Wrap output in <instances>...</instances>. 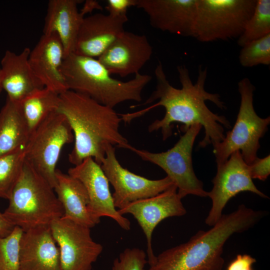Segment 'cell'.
<instances>
[{"mask_svg":"<svg viewBox=\"0 0 270 270\" xmlns=\"http://www.w3.org/2000/svg\"><path fill=\"white\" fill-rule=\"evenodd\" d=\"M181 88L172 86L166 78L162 62L159 61L154 70L156 81V90L144 103L133 106H145L158 100L152 105L141 110L119 114L122 121L130 123L151 110L158 106L164 108L166 112L160 120H156L148 127L150 132L160 130L162 140H166L172 135L173 124H184L182 130L185 132L191 126L200 124L204 128V136L198 146L204 148L212 144L214 146L224 138V126L230 128V122L224 116L212 112L205 102L210 100L222 110L226 108L218 94H212L204 88L207 78V69L198 66L197 80L193 84L188 70L184 65L177 66Z\"/></svg>","mask_w":270,"mask_h":270,"instance_id":"6da1fadb","label":"cell"},{"mask_svg":"<svg viewBox=\"0 0 270 270\" xmlns=\"http://www.w3.org/2000/svg\"><path fill=\"white\" fill-rule=\"evenodd\" d=\"M58 111L66 118L73 132L74 146L68 160L74 166L88 158L101 164L108 144L128 150L131 146L120 131L122 120L113 108L67 90L60 94Z\"/></svg>","mask_w":270,"mask_h":270,"instance_id":"7a4b0ae2","label":"cell"},{"mask_svg":"<svg viewBox=\"0 0 270 270\" xmlns=\"http://www.w3.org/2000/svg\"><path fill=\"white\" fill-rule=\"evenodd\" d=\"M265 216L264 211L240 205L235 211L222 214L210 230H199L187 242L162 252L148 270H221L226 242L232 234L252 228Z\"/></svg>","mask_w":270,"mask_h":270,"instance_id":"3957f363","label":"cell"},{"mask_svg":"<svg viewBox=\"0 0 270 270\" xmlns=\"http://www.w3.org/2000/svg\"><path fill=\"white\" fill-rule=\"evenodd\" d=\"M62 72L68 90L113 108L126 101L140 102L142 92L152 79L148 74L138 73L128 81L116 80L98 58L74 52L64 58Z\"/></svg>","mask_w":270,"mask_h":270,"instance_id":"277c9868","label":"cell"},{"mask_svg":"<svg viewBox=\"0 0 270 270\" xmlns=\"http://www.w3.org/2000/svg\"><path fill=\"white\" fill-rule=\"evenodd\" d=\"M3 212L24 231L44 226L64 215V208L50 184L26 160Z\"/></svg>","mask_w":270,"mask_h":270,"instance_id":"5b68a950","label":"cell"},{"mask_svg":"<svg viewBox=\"0 0 270 270\" xmlns=\"http://www.w3.org/2000/svg\"><path fill=\"white\" fill-rule=\"evenodd\" d=\"M254 86L246 78L238 82L240 104L235 124L224 140L214 146L216 166L226 162L234 152H240L244 161L251 164L258 157L260 140L268 130L270 118L260 117L253 104Z\"/></svg>","mask_w":270,"mask_h":270,"instance_id":"8992f818","label":"cell"},{"mask_svg":"<svg viewBox=\"0 0 270 270\" xmlns=\"http://www.w3.org/2000/svg\"><path fill=\"white\" fill-rule=\"evenodd\" d=\"M257 0H197L192 37L200 42L238 38Z\"/></svg>","mask_w":270,"mask_h":270,"instance_id":"52a82bcc","label":"cell"},{"mask_svg":"<svg viewBox=\"0 0 270 270\" xmlns=\"http://www.w3.org/2000/svg\"><path fill=\"white\" fill-rule=\"evenodd\" d=\"M202 128L200 124L191 126L174 146L166 152H152L132 146L129 150L142 160L162 168L176 186L182 199L188 194L206 197L208 192L204 189L202 182L196 177L192 162L193 146Z\"/></svg>","mask_w":270,"mask_h":270,"instance_id":"ba28073f","label":"cell"},{"mask_svg":"<svg viewBox=\"0 0 270 270\" xmlns=\"http://www.w3.org/2000/svg\"><path fill=\"white\" fill-rule=\"evenodd\" d=\"M74 140L66 118L58 111L50 114L30 134L26 146V160L54 188L61 151Z\"/></svg>","mask_w":270,"mask_h":270,"instance_id":"9c48e42d","label":"cell"},{"mask_svg":"<svg viewBox=\"0 0 270 270\" xmlns=\"http://www.w3.org/2000/svg\"><path fill=\"white\" fill-rule=\"evenodd\" d=\"M50 226L62 270H91L103 247L93 240L90 228L64 216L53 220Z\"/></svg>","mask_w":270,"mask_h":270,"instance_id":"30bf717a","label":"cell"},{"mask_svg":"<svg viewBox=\"0 0 270 270\" xmlns=\"http://www.w3.org/2000/svg\"><path fill=\"white\" fill-rule=\"evenodd\" d=\"M101 167L114 190L112 194L116 208L132 202L156 196L175 185L168 176L150 180L124 168L116 156L115 147L107 146Z\"/></svg>","mask_w":270,"mask_h":270,"instance_id":"8fae6325","label":"cell"},{"mask_svg":"<svg viewBox=\"0 0 270 270\" xmlns=\"http://www.w3.org/2000/svg\"><path fill=\"white\" fill-rule=\"evenodd\" d=\"M216 166V173L212 180L213 188L208 194L212 200V207L205 220L206 224L211 226L221 218L228 202L238 193L250 192L262 198H268L254 185L249 166L240 151L233 152L226 162Z\"/></svg>","mask_w":270,"mask_h":270,"instance_id":"7c38bea8","label":"cell"},{"mask_svg":"<svg viewBox=\"0 0 270 270\" xmlns=\"http://www.w3.org/2000/svg\"><path fill=\"white\" fill-rule=\"evenodd\" d=\"M118 210L122 216L132 215L141 228L146 238L149 265L156 258L152 246V235L156 226L166 218L181 216L186 213L175 185L156 196L132 202Z\"/></svg>","mask_w":270,"mask_h":270,"instance_id":"4fadbf2b","label":"cell"},{"mask_svg":"<svg viewBox=\"0 0 270 270\" xmlns=\"http://www.w3.org/2000/svg\"><path fill=\"white\" fill-rule=\"evenodd\" d=\"M68 174L78 180L85 187L89 198V208L96 218L108 217L122 229H130V221L120 214L114 205L109 182L100 164L88 158L70 168Z\"/></svg>","mask_w":270,"mask_h":270,"instance_id":"5bb4252c","label":"cell"},{"mask_svg":"<svg viewBox=\"0 0 270 270\" xmlns=\"http://www.w3.org/2000/svg\"><path fill=\"white\" fill-rule=\"evenodd\" d=\"M152 52L145 35L124 30L98 59L110 74L125 77L140 73Z\"/></svg>","mask_w":270,"mask_h":270,"instance_id":"9a60e30c","label":"cell"},{"mask_svg":"<svg viewBox=\"0 0 270 270\" xmlns=\"http://www.w3.org/2000/svg\"><path fill=\"white\" fill-rule=\"evenodd\" d=\"M152 27L182 36H193L197 0H136Z\"/></svg>","mask_w":270,"mask_h":270,"instance_id":"2e32d148","label":"cell"},{"mask_svg":"<svg viewBox=\"0 0 270 270\" xmlns=\"http://www.w3.org/2000/svg\"><path fill=\"white\" fill-rule=\"evenodd\" d=\"M64 58L63 46L54 33L43 34L28 57L38 80L44 87L60 94L68 90L62 72Z\"/></svg>","mask_w":270,"mask_h":270,"instance_id":"e0dca14e","label":"cell"},{"mask_svg":"<svg viewBox=\"0 0 270 270\" xmlns=\"http://www.w3.org/2000/svg\"><path fill=\"white\" fill-rule=\"evenodd\" d=\"M128 20L102 13L85 16L74 52L98 58L124 31V25Z\"/></svg>","mask_w":270,"mask_h":270,"instance_id":"ac0fdd59","label":"cell"},{"mask_svg":"<svg viewBox=\"0 0 270 270\" xmlns=\"http://www.w3.org/2000/svg\"><path fill=\"white\" fill-rule=\"evenodd\" d=\"M56 244L50 226L24 231L18 270H63Z\"/></svg>","mask_w":270,"mask_h":270,"instance_id":"d6986e66","label":"cell"},{"mask_svg":"<svg viewBox=\"0 0 270 270\" xmlns=\"http://www.w3.org/2000/svg\"><path fill=\"white\" fill-rule=\"evenodd\" d=\"M30 50L20 54L6 50L0 62L2 90L7 98L20 103L34 92L44 88L34 74L28 62Z\"/></svg>","mask_w":270,"mask_h":270,"instance_id":"ffe728a7","label":"cell"},{"mask_svg":"<svg viewBox=\"0 0 270 270\" xmlns=\"http://www.w3.org/2000/svg\"><path fill=\"white\" fill-rule=\"evenodd\" d=\"M78 0H50L43 34H56L64 49V58L74 52L79 30L84 18L78 10Z\"/></svg>","mask_w":270,"mask_h":270,"instance_id":"44dd1931","label":"cell"},{"mask_svg":"<svg viewBox=\"0 0 270 270\" xmlns=\"http://www.w3.org/2000/svg\"><path fill=\"white\" fill-rule=\"evenodd\" d=\"M55 193L64 210V216L91 228L100 222L89 208V198L83 184L68 174L56 170Z\"/></svg>","mask_w":270,"mask_h":270,"instance_id":"7402d4cb","label":"cell"},{"mask_svg":"<svg viewBox=\"0 0 270 270\" xmlns=\"http://www.w3.org/2000/svg\"><path fill=\"white\" fill-rule=\"evenodd\" d=\"M30 136L20 104L6 98L0 110V156L26 146Z\"/></svg>","mask_w":270,"mask_h":270,"instance_id":"603a6c76","label":"cell"},{"mask_svg":"<svg viewBox=\"0 0 270 270\" xmlns=\"http://www.w3.org/2000/svg\"><path fill=\"white\" fill-rule=\"evenodd\" d=\"M60 103V94L45 87L20 103L30 134L50 114L58 110Z\"/></svg>","mask_w":270,"mask_h":270,"instance_id":"cb8c5ba5","label":"cell"},{"mask_svg":"<svg viewBox=\"0 0 270 270\" xmlns=\"http://www.w3.org/2000/svg\"><path fill=\"white\" fill-rule=\"evenodd\" d=\"M26 146L0 156V198H10L26 162Z\"/></svg>","mask_w":270,"mask_h":270,"instance_id":"d4e9b609","label":"cell"},{"mask_svg":"<svg viewBox=\"0 0 270 270\" xmlns=\"http://www.w3.org/2000/svg\"><path fill=\"white\" fill-rule=\"evenodd\" d=\"M268 34H270V0H257L250 18L238 38V44L242 47Z\"/></svg>","mask_w":270,"mask_h":270,"instance_id":"484cf974","label":"cell"},{"mask_svg":"<svg viewBox=\"0 0 270 270\" xmlns=\"http://www.w3.org/2000/svg\"><path fill=\"white\" fill-rule=\"evenodd\" d=\"M24 230L15 226L7 236L0 237V270H18Z\"/></svg>","mask_w":270,"mask_h":270,"instance_id":"4316f807","label":"cell"},{"mask_svg":"<svg viewBox=\"0 0 270 270\" xmlns=\"http://www.w3.org/2000/svg\"><path fill=\"white\" fill-rule=\"evenodd\" d=\"M242 48L238 59L243 67L270 64V34L253 40Z\"/></svg>","mask_w":270,"mask_h":270,"instance_id":"83f0119b","label":"cell"},{"mask_svg":"<svg viewBox=\"0 0 270 270\" xmlns=\"http://www.w3.org/2000/svg\"><path fill=\"white\" fill-rule=\"evenodd\" d=\"M148 264L146 252L136 248H126L115 258L112 270H146Z\"/></svg>","mask_w":270,"mask_h":270,"instance_id":"f1b7e54d","label":"cell"},{"mask_svg":"<svg viewBox=\"0 0 270 270\" xmlns=\"http://www.w3.org/2000/svg\"><path fill=\"white\" fill-rule=\"evenodd\" d=\"M106 9L113 17L128 20L127 12L131 6H135L136 0H108Z\"/></svg>","mask_w":270,"mask_h":270,"instance_id":"f546056e","label":"cell"},{"mask_svg":"<svg viewBox=\"0 0 270 270\" xmlns=\"http://www.w3.org/2000/svg\"><path fill=\"white\" fill-rule=\"evenodd\" d=\"M270 156L259 158H257L249 164V171L252 179L266 180L270 174Z\"/></svg>","mask_w":270,"mask_h":270,"instance_id":"4dcf8cb0","label":"cell"},{"mask_svg":"<svg viewBox=\"0 0 270 270\" xmlns=\"http://www.w3.org/2000/svg\"><path fill=\"white\" fill-rule=\"evenodd\" d=\"M256 260L248 254H238L228 266L226 270H252Z\"/></svg>","mask_w":270,"mask_h":270,"instance_id":"1f68e13d","label":"cell"},{"mask_svg":"<svg viewBox=\"0 0 270 270\" xmlns=\"http://www.w3.org/2000/svg\"><path fill=\"white\" fill-rule=\"evenodd\" d=\"M14 226L7 220L3 212H0V237L8 235L12 231Z\"/></svg>","mask_w":270,"mask_h":270,"instance_id":"d6a6232c","label":"cell"},{"mask_svg":"<svg viewBox=\"0 0 270 270\" xmlns=\"http://www.w3.org/2000/svg\"><path fill=\"white\" fill-rule=\"evenodd\" d=\"M95 10H102V6L96 0H88L84 2L82 8L80 10L81 14L85 17V15L92 13Z\"/></svg>","mask_w":270,"mask_h":270,"instance_id":"836d02e7","label":"cell"},{"mask_svg":"<svg viewBox=\"0 0 270 270\" xmlns=\"http://www.w3.org/2000/svg\"><path fill=\"white\" fill-rule=\"evenodd\" d=\"M2 90V72L0 68V93Z\"/></svg>","mask_w":270,"mask_h":270,"instance_id":"e575fe53","label":"cell"},{"mask_svg":"<svg viewBox=\"0 0 270 270\" xmlns=\"http://www.w3.org/2000/svg\"><path fill=\"white\" fill-rule=\"evenodd\" d=\"M202 270H206V269H202Z\"/></svg>","mask_w":270,"mask_h":270,"instance_id":"d590c367","label":"cell"}]
</instances>
